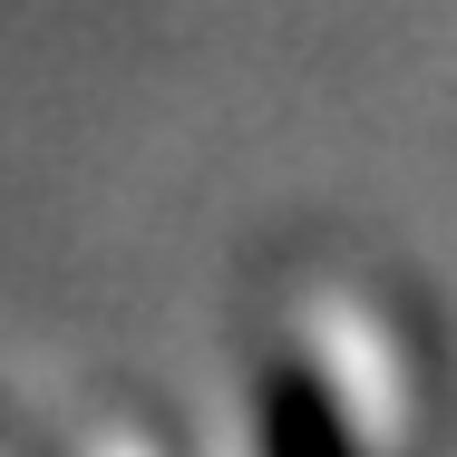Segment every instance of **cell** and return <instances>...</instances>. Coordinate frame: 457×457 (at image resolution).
<instances>
[{
  "mask_svg": "<svg viewBox=\"0 0 457 457\" xmlns=\"http://www.w3.org/2000/svg\"><path fill=\"white\" fill-rule=\"evenodd\" d=\"M263 457H361L341 409L321 399V379L302 361H273L263 370Z\"/></svg>",
  "mask_w": 457,
  "mask_h": 457,
  "instance_id": "6da1fadb",
  "label": "cell"
}]
</instances>
